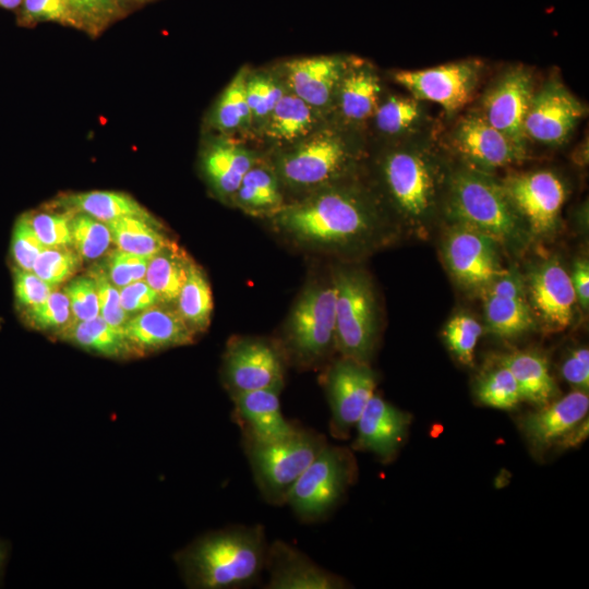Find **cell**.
<instances>
[{
  "mask_svg": "<svg viewBox=\"0 0 589 589\" xmlns=\"http://www.w3.org/2000/svg\"><path fill=\"white\" fill-rule=\"evenodd\" d=\"M269 589H338L344 582L316 565L299 550L283 541H275L268 549L266 564Z\"/></svg>",
  "mask_w": 589,
  "mask_h": 589,
  "instance_id": "obj_23",
  "label": "cell"
},
{
  "mask_svg": "<svg viewBox=\"0 0 589 589\" xmlns=\"http://www.w3.org/2000/svg\"><path fill=\"white\" fill-rule=\"evenodd\" d=\"M63 291L75 321H87L99 315L95 281L88 274L70 280Z\"/></svg>",
  "mask_w": 589,
  "mask_h": 589,
  "instance_id": "obj_48",
  "label": "cell"
},
{
  "mask_svg": "<svg viewBox=\"0 0 589 589\" xmlns=\"http://www.w3.org/2000/svg\"><path fill=\"white\" fill-rule=\"evenodd\" d=\"M69 214L73 250L86 261L103 256L112 242L107 224L84 213Z\"/></svg>",
  "mask_w": 589,
  "mask_h": 589,
  "instance_id": "obj_37",
  "label": "cell"
},
{
  "mask_svg": "<svg viewBox=\"0 0 589 589\" xmlns=\"http://www.w3.org/2000/svg\"><path fill=\"white\" fill-rule=\"evenodd\" d=\"M225 377L233 395L265 388L280 389L283 365L269 345L241 340L230 346L226 353Z\"/></svg>",
  "mask_w": 589,
  "mask_h": 589,
  "instance_id": "obj_19",
  "label": "cell"
},
{
  "mask_svg": "<svg viewBox=\"0 0 589 589\" xmlns=\"http://www.w3.org/2000/svg\"><path fill=\"white\" fill-rule=\"evenodd\" d=\"M82 31L97 35L121 13L120 0H63Z\"/></svg>",
  "mask_w": 589,
  "mask_h": 589,
  "instance_id": "obj_43",
  "label": "cell"
},
{
  "mask_svg": "<svg viewBox=\"0 0 589 589\" xmlns=\"http://www.w3.org/2000/svg\"><path fill=\"white\" fill-rule=\"evenodd\" d=\"M277 224L296 238L324 245L366 242L377 228V217L358 193L324 191L275 213Z\"/></svg>",
  "mask_w": 589,
  "mask_h": 589,
  "instance_id": "obj_4",
  "label": "cell"
},
{
  "mask_svg": "<svg viewBox=\"0 0 589 589\" xmlns=\"http://www.w3.org/2000/svg\"><path fill=\"white\" fill-rule=\"evenodd\" d=\"M122 332L134 357L188 345L194 338L177 311L158 304L132 315Z\"/></svg>",
  "mask_w": 589,
  "mask_h": 589,
  "instance_id": "obj_20",
  "label": "cell"
},
{
  "mask_svg": "<svg viewBox=\"0 0 589 589\" xmlns=\"http://www.w3.org/2000/svg\"><path fill=\"white\" fill-rule=\"evenodd\" d=\"M23 316L31 327L55 334L74 321L67 294L56 289L41 304L23 312Z\"/></svg>",
  "mask_w": 589,
  "mask_h": 589,
  "instance_id": "obj_41",
  "label": "cell"
},
{
  "mask_svg": "<svg viewBox=\"0 0 589 589\" xmlns=\"http://www.w3.org/2000/svg\"><path fill=\"white\" fill-rule=\"evenodd\" d=\"M23 0H0V7L4 9H15L22 4Z\"/></svg>",
  "mask_w": 589,
  "mask_h": 589,
  "instance_id": "obj_57",
  "label": "cell"
},
{
  "mask_svg": "<svg viewBox=\"0 0 589 589\" xmlns=\"http://www.w3.org/2000/svg\"><path fill=\"white\" fill-rule=\"evenodd\" d=\"M267 549L261 526L232 527L199 537L173 558L189 588H236L259 577Z\"/></svg>",
  "mask_w": 589,
  "mask_h": 589,
  "instance_id": "obj_1",
  "label": "cell"
},
{
  "mask_svg": "<svg viewBox=\"0 0 589 589\" xmlns=\"http://www.w3.org/2000/svg\"><path fill=\"white\" fill-rule=\"evenodd\" d=\"M375 375L368 363L349 358L329 370L326 389L332 410L330 426L336 437L347 435L375 394Z\"/></svg>",
  "mask_w": 589,
  "mask_h": 589,
  "instance_id": "obj_17",
  "label": "cell"
},
{
  "mask_svg": "<svg viewBox=\"0 0 589 589\" xmlns=\"http://www.w3.org/2000/svg\"><path fill=\"white\" fill-rule=\"evenodd\" d=\"M51 208L65 213H84L105 224L125 216L154 218L132 196L115 191H88L71 193L56 199Z\"/></svg>",
  "mask_w": 589,
  "mask_h": 589,
  "instance_id": "obj_27",
  "label": "cell"
},
{
  "mask_svg": "<svg viewBox=\"0 0 589 589\" xmlns=\"http://www.w3.org/2000/svg\"><path fill=\"white\" fill-rule=\"evenodd\" d=\"M585 112V106L563 84L548 82L532 96L524 122L526 139L560 145L567 140Z\"/></svg>",
  "mask_w": 589,
  "mask_h": 589,
  "instance_id": "obj_16",
  "label": "cell"
},
{
  "mask_svg": "<svg viewBox=\"0 0 589 589\" xmlns=\"http://www.w3.org/2000/svg\"><path fill=\"white\" fill-rule=\"evenodd\" d=\"M238 204L251 213H277L281 208V194L272 171L253 166L242 179L233 195Z\"/></svg>",
  "mask_w": 589,
  "mask_h": 589,
  "instance_id": "obj_35",
  "label": "cell"
},
{
  "mask_svg": "<svg viewBox=\"0 0 589 589\" xmlns=\"http://www.w3.org/2000/svg\"><path fill=\"white\" fill-rule=\"evenodd\" d=\"M190 260L171 242L149 260L145 281L160 302H176L184 284Z\"/></svg>",
  "mask_w": 589,
  "mask_h": 589,
  "instance_id": "obj_33",
  "label": "cell"
},
{
  "mask_svg": "<svg viewBox=\"0 0 589 589\" xmlns=\"http://www.w3.org/2000/svg\"><path fill=\"white\" fill-rule=\"evenodd\" d=\"M245 93L252 119H266L284 96L281 84L268 74L248 75Z\"/></svg>",
  "mask_w": 589,
  "mask_h": 589,
  "instance_id": "obj_46",
  "label": "cell"
},
{
  "mask_svg": "<svg viewBox=\"0 0 589 589\" xmlns=\"http://www.w3.org/2000/svg\"><path fill=\"white\" fill-rule=\"evenodd\" d=\"M24 215L45 248L72 247L69 213L29 212Z\"/></svg>",
  "mask_w": 589,
  "mask_h": 589,
  "instance_id": "obj_44",
  "label": "cell"
},
{
  "mask_svg": "<svg viewBox=\"0 0 589 589\" xmlns=\"http://www.w3.org/2000/svg\"><path fill=\"white\" fill-rule=\"evenodd\" d=\"M588 410V393L574 389L527 414L521 428L532 447L542 452L558 443L587 417Z\"/></svg>",
  "mask_w": 589,
  "mask_h": 589,
  "instance_id": "obj_22",
  "label": "cell"
},
{
  "mask_svg": "<svg viewBox=\"0 0 589 589\" xmlns=\"http://www.w3.org/2000/svg\"><path fill=\"white\" fill-rule=\"evenodd\" d=\"M119 293L122 309L130 316L160 302L158 294L145 279L136 280L119 288Z\"/></svg>",
  "mask_w": 589,
  "mask_h": 589,
  "instance_id": "obj_52",
  "label": "cell"
},
{
  "mask_svg": "<svg viewBox=\"0 0 589 589\" xmlns=\"http://www.w3.org/2000/svg\"><path fill=\"white\" fill-rule=\"evenodd\" d=\"M345 72V62L334 56L298 58L286 64L287 82L292 94L314 108L332 100Z\"/></svg>",
  "mask_w": 589,
  "mask_h": 589,
  "instance_id": "obj_25",
  "label": "cell"
},
{
  "mask_svg": "<svg viewBox=\"0 0 589 589\" xmlns=\"http://www.w3.org/2000/svg\"><path fill=\"white\" fill-rule=\"evenodd\" d=\"M348 156L346 144L339 136L323 132L285 155L279 170L291 185H316L335 177L346 165Z\"/></svg>",
  "mask_w": 589,
  "mask_h": 589,
  "instance_id": "obj_18",
  "label": "cell"
},
{
  "mask_svg": "<svg viewBox=\"0 0 589 589\" xmlns=\"http://www.w3.org/2000/svg\"><path fill=\"white\" fill-rule=\"evenodd\" d=\"M247 79L248 73L243 68L221 94L213 116L217 129L230 132L245 127L252 120L245 93Z\"/></svg>",
  "mask_w": 589,
  "mask_h": 589,
  "instance_id": "obj_36",
  "label": "cell"
},
{
  "mask_svg": "<svg viewBox=\"0 0 589 589\" xmlns=\"http://www.w3.org/2000/svg\"><path fill=\"white\" fill-rule=\"evenodd\" d=\"M501 183L531 241L555 235L567 199L566 187L556 173L551 170L513 173Z\"/></svg>",
  "mask_w": 589,
  "mask_h": 589,
  "instance_id": "obj_8",
  "label": "cell"
},
{
  "mask_svg": "<svg viewBox=\"0 0 589 589\" xmlns=\"http://www.w3.org/2000/svg\"><path fill=\"white\" fill-rule=\"evenodd\" d=\"M111 240L122 251L153 256L171 242L155 218L125 216L107 223Z\"/></svg>",
  "mask_w": 589,
  "mask_h": 589,
  "instance_id": "obj_31",
  "label": "cell"
},
{
  "mask_svg": "<svg viewBox=\"0 0 589 589\" xmlns=\"http://www.w3.org/2000/svg\"><path fill=\"white\" fill-rule=\"evenodd\" d=\"M409 423L408 413L374 394L356 423L353 447L389 460L401 446Z\"/></svg>",
  "mask_w": 589,
  "mask_h": 589,
  "instance_id": "obj_21",
  "label": "cell"
},
{
  "mask_svg": "<svg viewBox=\"0 0 589 589\" xmlns=\"http://www.w3.org/2000/svg\"><path fill=\"white\" fill-rule=\"evenodd\" d=\"M334 284L335 344L344 358L368 363L377 333V305L372 283L359 269H341Z\"/></svg>",
  "mask_w": 589,
  "mask_h": 589,
  "instance_id": "obj_6",
  "label": "cell"
},
{
  "mask_svg": "<svg viewBox=\"0 0 589 589\" xmlns=\"http://www.w3.org/2000/svg\"><path fill=\"white\" fill-rule=\"evenodd\" d=\"M176 302L177 312L194 333L208 326L213 311L211 286L203 271L191 261Z\"/></svg>",
  "mask_w": 589,
  "mask_h": 589,
  "instance_id": "obj_34",
  "label": "cell"
},
{
  "mask_svg": "<svg viewBox=\"0 0 589 589\" xmlns=\"http://www.w3.org/2000/svg\"><path fill=\"white\" fill-rule=\"evenodd\" d=\"M588 417L581 420L573 430H570L557 444L569 447L576 446L588 436Z\"/></svg>",
  "mask_w": 589,
  "mask_h": 589,
  "instance_id": "obj_55",
  "label": "cell"
},
{
  "mask_svg": "<svg viewBox=\"0 0 589 589\" xmlns=\"http://www.w3.org/2000/svg\"><path fill=\"white\" fill-rule=\"evenodd\" d=\"M569 276L576 294L578 306L587 312L589 308V261L581 256L575 259Z\"/></svg>",
  "mask_w": 589,
  "mask_h": 589,
  "instance_id": "obj_54",
  "label": "cell"
},
{
  "mask_svg": "<svg viewBox=\"0 0 589 589\" xmlns=\"http://www.w3.org/2000/svg\"><path fill=\"white\" fill-rule=\"evenodd\" d=\"M419 101L413 97L390 96L373 113L377 129L388 135L410 130L422 117Z\"/></svg>",
  "mask_w": 589,
  "mask_h": 589,
  "instance_id": "obj_40",
  "label": "cell"
},
{
  "mask_svg": "<svg viewBox=\"0 0 589 589\" xmlns=\"http://www.w3.org/2000/svg\"><path fill=\"white\" fill-rule=\"evenodd\" d=\"M561 373L574 389H589V349L586 346L573 349L564 359Z\"/></svg>",
  "mask_w": 589,
  "mask_h": 589,
  "instance_id": "obj_53",
  "label": "cell"
},
{
  "mask_svg": "<svg viewBox=\"0 0 589 589\" xmlns=\"http://www.w3.org/2000/svg\"><path fill=\"white\" fill-rule=\"evenodd\" d=\"M481 64L464 60L421 70L395 73V81L418 100L432 101L447 113H455L472 98L480 79Z\"/></svg>",
  "mask_w": 589,
  "mask_h": 589,
  "instance_id": "obj_11",
  "label": "cell"
},
{
  "mask_svg": "<svg viewBox=\"0 0 589 589\" xmlns=\"http://www.w3.org/2000/svg\"><path fill=\"white\" fill-rule=\"evenodd\" d=\"M233 401L245 440L268 442L297 430L281 413L278 388L239 393L233 395Z\"/></svg>",
  "mask_w": 589,
  "mask_h": 589,
  "instance_id": "obj_24",
  "label": "cell"
},
{
  "mask_svg": "<svg viewBox=\"0 0 589 589\" xmlns=\"http://www.w3.org/2000/svg\"><path fill=\"white\" fill-rule=\"evenodd\" d=\"M10 542L0 538V584L2 581L5 566L10 555Z\"/></svg>",
  "mask_w": 589,
  "mask_h": 589,
  "instance_id": "obj_56",
  "label": "cell"
},
{
  "mask_svg": "<svg viewBox=\"0 0 589 589\" xmlns=\"http://www.w3.org/2000/svg\"><path fill=\"white\" fill-rule=\"evenodd\" d=\"M151 257L125 252L117 248L107 254L103 266L111 283L117 288H121L145 278Z\"/></svg>",
  "mask_w": 589,
  "mask_h": 589,
  "instance_id": "obj_47",
  "label": "cell"
},
{
  "mask_svg": "<svg viewBox=\"0 0 589 589\" xmlns=\"http://www.w3.org/2000/svg\"><path fill=\"white\" fill-rule=\"evenodd\" d=\"M443 212L448 223L490 236L504 251L517 254L531 242L501 181L490 173L466 166L448 173Z\"/></svg>",
  "mask_w": 589,
  "mask_h": 589,
  "instance_id": "obj_2",
  "label": "cell"
},
{
  "mask_svg": "<svg viewBox=\"0 0 589 589\" xmlns=\"http://www.w3.org/2000/svg\"><path fill=\"white\" fill-rule=\"evenodd\" d=\"M44 249L25 215H21L14 225L11 241V254L15 267L33 271L35 261Z\"/></svg>",
  "mask_w": 589,
  "mask_h": 589,
  "instance_id": "obj_49",
  "label": "cell"
},
{
  "mask_svg": "<svg viewBox=\"0 0 589 589\" xmlns=\"http://www.w3.org/2000/svg\"><path fill=\"white\" fill-rule=\"evenodd\" d=\"M13 273L14 296L22 313L41 304L56 288L33 271L14 267Z\"/></svg>",
  "mask_w": 589,
  "mask_h": 589,
  "instance_id": "obj_51",
  "label": "cell"
},
{
  "mask_svg": "<svg viewBox=\"0 0 589 589\" xmlns=\"http://www.w3.org/2000/svg\"><path fill=\"white\" fill-rule=\"evenodd\" d=\"M325 445L323 435L302 429L268 442L245 440L250 466L264 497L273 504L285 503L293 483Z\"/></svg>",
  "mask_w": 589,
  "mask_h": 589,
  "instance_id": "obj_5",
  "label": "cell"
},
{
  "mask_svg": "<svg viewBox=\"0 0 589 589\" xmlns=\"http://www.w3.org/2000/svg\"><path fill=\"white\" fill-rule=\"evenodd\" d=\"M22 21L55 22L82 31L81 24L63 0H23Z\"/></svg>",
  "mask_w": 589,
  "mask_h": 589,
  "instance_id": "obj_50",
  "label": "cell"
},
{
  "mask_svg": "<svg viewBox=\"0 0 589 589\" xmlns=\"http://www.w3.org/2000/svg\"><path fill=\"white\" fill-rule=\"evenodd\" d=\"M338 91L340 110L348 120H365L378 106L380 80L373 71L364 67L345 72Z\"/></svg>",
  "mask_w": 589,
  "mask_h": 589,
  "instance_id": "obj_30",
  "label": "cell"
},
{
  "mask_svg": "<svg viewBox=\"0 0 589 589\" xmlns=\"http://www.w3.org/2000/svg\"><path fill=\"white\" fill-rule=\"evenodd\" d=\"M484 327L490 334L515 339L537 327L529 305L524 276L515 265L492 283L481 294Z\"/></svg>",
  "mask_w": 589,
  "mask_h": 589,
  "instance_id": "obj_14",
  "label": "cell"
},
{
  "mask_svg": "<svg viewBox=\"0 0 589 589\" xmlns=\"http://www.w3.org/2000/svg\"><path fill=\"white\" fill-rule=\"evenodd\" d=\"M88 275L95 281L99 316L112 327L122 330L131 316L122 309L119 288L111 283L103 264L94 265Z\"/></svg>",
  "mask_w": 589,
  "mask_h": 589,
  "instance_id": "obj_45",
  "label": "cell"
},
{
  "mask_svg": "<svg viewBox=\"0 0 589 589\" xmlns=\"http://www.w3.org/2000/svg\"><path fill=\"white\" fill-rule=\"evenodd\" d=\"M476 394L481 404L502 410H510L521 401L517 382L502 362L480 377Z\"/></svg>",
  "mask_w": 589,
  "mask_h": 589,
  "instance_id": "obj_38",
  "label": "cell"
},
{
  "mask_svg": "<svg viewBox=\"0 0 589 589\" xmlns=\"http://www.w3.org/2000/svg\"><path fill=\"white\" fill-rule=\"evenodd\" d=\"M315 123L314 107L292 93H285L266 118L268 137L292 142L306 135Z\"/></svg>",
  "mask_w": 589,
  "mask_h": 589,
  "instance_id": "obj_32",
  "label": "cell"
},
{
  "mask_svg": "<svg viewBox=\"0 0 589 589\" xmlns=\"http://www.w3.org/2000/svg\"><path fill=\"white\" fill-rule=\"evenodd\" d=\"M482 333L483 326L473 315L459 312L445 324L443 338L448 350L461 364L472 365Z\"/></svg>",
  "mask_w": 589,
  "mask_h": 589,
  "instance_id": "obj_39",
  "label": "cell"
},
{
  "mask_svg": "<svg viewBox=\"0 0 589 589\" xmlns=\"http://www.w3.org/2000/svg\"><path fill=\"white\" fill-rule=\"evenodd\" d=\"M533 94L532 74L522 67L512 68L484 94L481 116L517 145L526 148L524 122Z\"/></svg>",
  "mask_w": 589,
  "mask_h": 589,
  "instance_id": "obj_15",
  "label": "cell"
},
{
  "mask_svg": "<svg viewBox=\"0 0 589 589\" xmlns=\"http://www.w3.org/2000/svg\"><path fill=\"white\" fill-rule=\"evenodd\" d=\"M522 276L537 326L546 333L567 329L574 322L578 303L569 272L558 256L538 261Z\"/></svg>",
  "mask_w": 589,
  "mask_h": 589,
  "instance_id": "obj_10",
  "label": "cell"
},
{
  "mask_svg": "<svg viewBox=\"0 0 589 589\" xmlns=\"http://www.w3.org/2000/svg\"><path fill=\"white\" fill-rule=\"evenodd\" d=\"M450 139L464 166L486 173L524 160L527 153L526 148L492 127L481 113H470L460 119Z\"/></svg>",
  "mask_w": 589,
  "mask_h": 589,
  "instance_id": "obj_13",
  "label": "cell"
},
{
  "mask_svg": "<svg viewBox=\"0 0 589 589\" xmlns=\"http://www.w3.org/2000/svg\"><path fill=\"white\" fill-rule=\"evenodd\" d=\"M81 262L80 255L71 248H45L37 256L33 272L56 287L72 277Z\"/></svg>",
  "mask_w": 589,
  "mask_h": 589,
  "instance_id": "obj_42",
  "label": "cell"
},
{
  "mask_svg": "<svg viewBox=\"0 0 589 589\" xmlns=\"http://www.w3.org/2000/svg\"><path fill=\"white\" fill-rule=\"evenodd\" d=\"M202 165L214 190L229 196L235 195L245 173L255 165V158L238 144L218 141L206 148Z\"/></svg>",
  "mask_w": 589,
  "mask_h": 589,
  "instance_id": "obj_26",
  "label": "cell"
},
{
  "mask_svg": "<svg viewBox=\"0 0 589 589\" xmlns=\"http://www.w3.org/2000/svg\"><path fill=\"white\" fill-rule=\"evenodd\" d=\"M88 352L112 359L134 357L123 332L109 325L99 315L87 321H73L64 329L56 334Z\"/></svg>",
  "mask_w": 589,
  "mask_h": 589,
  "instance_id": "obj_29",
  "label": "cell"
},
{
  "mask_svg": "<svg viewBox=\"0 0 589 589\" xmlns=\"http://www.w3.org/2000/svg\"><path fill=\"white\" fill-rule=\"evenodd\" d=\"M351 473L349 453L326 444L293 483L285 503L302 520L321 519L338 503Z\"/></svg>",
  "mask_w": 589,
  "mask_h": 589,
  "instance_id": "obj_9",
  "label": "cell"
},
{
  "mask_svg": "<svg viewBox=\"0 0 589 589\" xmlns=\"http://www.w3.org/2000/svg\"><path fill=\"white\" fill-rule=\"evenodd\" d=\"M393 205L410 233L426 239L443 209L448 175L441 160L421 145L389 152L382 165Z\"/></svg>",
  "mask_w": 589,
  "mask_h": 589,
  "instance_id": "obj_3",
  "label": "cell"
},
{
  "mask_svg": "<svg viewBox=\"0 0 589 589\" xmlns=\"http://www.w3.org/2000/svg\"><path fill=\"white\" fill-rule=\"evenodd\" d=\"M447 225L440 244L444 266L462 290L480 296L507 271L504 250L493 238L472 227Z\"/></svg>",
  "mask_w": 589,
  "mask_h": 589,
  "instance_id": "obj_7",
  "label": "cell"
},
{
  "mask_svg": "<svg viewBox=\"0 0 589 589\" xmlns=\"http://www.w3.org/2000/svg\"><path fill=\"white\" fill-rule=\"evenodd\" d=\"M514 375L520 398L538 408L554 400L557 386L546 359L536 351H514L500 359Z\"/></svg>",
  "mask_w": 589,
  "mask_h": 589,
  "instance_id": "obj_28",
  "label": "cell"
},
{
  "mask_svg": "<svg viewBox=\"0 0 589 589\" xmlns=\"http://www.w3.org/2000/svg\"><path fill=\"white\" fill-rule=\"evenodd\" d=\"M336 288L330 285L308 288L298 300L289 320L293 349L303 359L323 356L335 342Z\"/></svg>",
  "mask_w": 589,
  "mask_h": 589,
  "instance_id": "obj_12",
  "label": "cell"
}]
</instances>
